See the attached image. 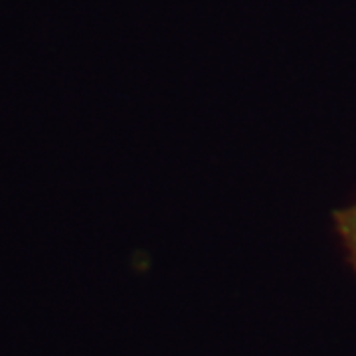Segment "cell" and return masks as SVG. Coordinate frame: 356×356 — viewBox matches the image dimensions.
I'll return each instance as SVG.
<instances>
[{"label":"cell","mask_w":356,"mask_h":356,"mask_svg":"<svg viewBox=\"0 0 356 356\" xmlns=\"http://www.w3.org/2000/svg\"><path fill=\"white\" fill-rule=\"evenodd\" d=\"M334 222H337V229L343 238L344 248L348 250V257L356 269V204L346 210L337 212Z\"/></svg>","instance_id":"6da1fadb"}]
</instances>
